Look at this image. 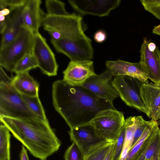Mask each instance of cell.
<instances>
[{
    "mask_svg": "<svg viewBox=\"0 0 160 160\" xmlns=\"http://www.w3.org/2000/svg\"><path fill=\"white\" fill-rule=\"evenodd\" d=\"M52 104L55 110L71 129L89 123L99 112L115 109L113 104L82 86H75L62 80L52 85Z\"/></svg>",
    "mask_w": 160,
    "mask_h": 160,
    "instance_id": "1",
    "label": "cell"
},
{
    "mask_svg": "<svg viewBox=\"0 0 160 160\" xmlns=\"http://www.w3.org/2000/svg\"><path fill=\"white\" fill-rule=\"evenodd\" d=\"M1 122L30 153L46 160L59 149L61 142L49 125L39 119H20L0 117Z\"/></svg>",
    "mask_w": 160,
    "mask_h": 160,
    "instance_id": "2",
    "label": "cell"
},
{
    "mask_svg": "<svg viewBox=\"0 0 160 160\" xmlns=\"http://www.w3.org/2000/svg\"><path fill=\"white\" fill-rule=\"evenodd\" d=\"M42 25L53 40L72 38L84 32L82 18L75 13L64 16L43 14Z\"/></svg>",
    "mask_w": 160,
    "mask_h": 160,
    "instance_id": "3",
    "label": "cell"
},
{
    "mask_svg": "<svg viewBox=\"0 0 160 160\" xmlns=\"http://www.w3.org/2000/svg\"><path fill=\"white\" fill-rule=\"evenodd\" d=\"M34 34L23 26L17 36L9 44L0 49V65L13 72L17 63L27 54L32 53Z\"/></svg>",
    "mask_w": 160,
    "mask_h": 160,
    "instance_id": "4",
    "label": "cell"
},
{
    "mask_svg": "<svg viewBox=\"0 0 160 160\" xmlns=\"http://www.w3.org/2000/svg\"><path fill=\"white\" fill-rule=\"evenodd\" d=\"M3 116L20 119H39L29 109L22 95L11 83H0V117Z\"/></svg>",
    "mask_w": 160,
    "mask_h": 160,
    "instance_id": "5",
    "label": "cell"
},
{
    "mask_svg": "<svg viewBox=\"0 0 160 160\" xmlns=\"http://www.w3.org/2000/svg\"><path fill=\"white\" fill-rule=\"evenodd\" d=\"M125 122L122 112L116 109H109L98 113L89 124L101 138L108 142H114L120 135Z\"/></svg>",
    "mask_w": 160,
    "mask_h": 160,
    "instance_id": "6",
    "label": "cell"
},
{
    "mask_svg": "<svg viewBox=\"0 0 160 160\" xmlns=\"http://www.w3.org/2000/svg\"><path fill=\"white\" fill-rule=\"evenodd\" d=\"M144 83L136 78L125 75L114 76L112 81L119 97L125 103L144 113L148 117V110L140 96L141 86Z\"/></svg>",
    "mask_w": 160,
    "mask_h": 160,
    "instance_id": "7",
    "label": "cell"
},
{
    "mask_svg": "<svg viewBox=\"0 0 160 160\" xmlns=\"http://www.w3.org/2000/svg\"><path fill=\"white\" fill-rule=\"evenodd\" d=\"M51 42L57 52L65 55L71 61L91 60L93 58L91 41L84 32L72 38Z\"/></svg>",
    "mask_w": 160,
    "mask_h": 160,
    "instance_id": "8",
    "label": "cell"
},
{
    "mask_svg": "<svg viewBox=\"0 0 160 160\" xmlns=\"http://www.w3.org/2000/svg\"><path fill=\"white\" fill-rule=\"evenodd\" d=\"M68 134L71 140L76 143L84 157L108 142L98 136L89 123L70 129Z\"/></svg>",
    "mask_w": 160,
    "mask_h": 160,
    "instance_id": "9",
    "label": "cell"
},
{
    "mask_svg": "<svg viewBox=\"0 0 160 160\" xmlns=\"http://www.w3.org/2000/svg\"><path fill=\"white\" fill-rule=\"evenodd\" d=\"M32 54L38 61V67L43 74L48 76L57 75L58 65L55 55L39 32L34 34Z\"/></svg>",
    "mask_w": 160,
    "mask_h": 160,
    "instance_id": "10",
    "label": "cell"
},
{
    "mask_svg": "<svg viewBox=\"0 0 160 160\" xmlns=\"http://www.w3.org/2000/svg\"><path fill=\"white\" fill-rule=\"evenodd\" d=\"M140 62L145 66L148 79L160 84V50L151 40L144 38L140 50Z\"/></svg>",
    "mask_w": 160,
    "mask_h": 160,
    "instance_id": "11",
    "label": "cell"
},
{
    "mask_svg": "<svg viewBox=\"0 0 160 160\" xmlns=\"http://www.w3.org/2000/svg\"><path fill=\"white\" fill-rule=\"evenodd\" d=\"M114 77L111 72L107 69L101 73L88 79L82 87L113 103V100L119 97L112 84Z\"/></svg>",
    "mask_w": 160,
    "mask_h": 160,
    "instance_id": "12",
    "label": "cell"
},
{
    "mask_svg": "<svg viewBox=\"0 0 160 160\" xmlns=\"http://www.w3.org/2000/svg\"><path fill=\"white\" fill-rule=\"evenodd\" d=\"M68 3L79 15H91L102 17L109 15L121 3L120 0H69Z\"/></svg>",
    "mask_w": 160,
    "mask_h": 160,
    "instance_id": "13",
    "label": "cell"
},
{
    "mask_svg": "<svg viewBox=\"0 0 160 160\" xmlns=\"http://www.w3.org/2000/svg\"><path fill=\"white\" fill-rule=\"evenodd\" d=\"M63 73V80L75 86H82L88 79L97 75L91 60L70 61Z\"/></svg>",
    "mask_w": 160,
    "mask_h": 160,
    "instance_id": "14",
    "label": "cell"
},
{
    "mask_svg": "<svg viewBox=\"0 0 160 160\" xmlns=\"http://www.w3.org/2000/svg\"><path fill=\"white\" fill-rule=\"evenodd\" d=\"M107 69L114 76L125 75L136 78L142 82H148L145 66L141 62L133 63L123 60L108 61L106 62Z\"/></svg>",
    "mask_w": 160,
    "mask_h": 160,
    "instance_id": "15",
    "label": "cell"
},
{
    "mask_svg": "<svg viewBox=\"0 0 160 160\" xmlns=\"http://www.w3.org/2000/svg\"><path fill=\"white\" fill-rule=\"evenodd\" d=\"M140 96L148 110V118L156 121L160 110V84L144 83L141 86Z\"/></svg>",
    "mask_w": 160,
    "mask_h": 160,
    "instance_id": "16",
    "label": "cell"
},
{
    "mask_svg": "<svg viewBox=\"0 0 160 160\" xmlns=\"http://www.w3.org/2000/svg\"><path fill=\"white\" fill-rule=\"evenodd\" d=\"M40 0H28L22 13L23 26L34 34L42 25L43 15Z\"/></svg>",
    "mask_w": 160,
    "mask_h": 160,
    "instance_id": "17",
    "label": "cell"
},
{
    "mask_svg": "<svg viewBox=\"0 0 160 160\" xmlns=\"http://www.w3.org/2000/svg\"><path fill=\"white\" fill-rule=\"evenodd\" d=\"M131 160H160V128H156Z\"/></svg>",
    "mask_w": 160,
    "mask_h": 160,
    "instance_id": "18",
    "label": "cell"
},
{
    "mask_svg": "<svg viewBox=\"0 0 160 160\" xmlns=\"http://www.w3.org/2000/svg\"><path fill=\"white\" fill-rule=\"evenodd\" d=\"M11 83L21 95L30 97L38 96L39 84L28 72L16 74L12 78Z\"/></svg>",
    "mask_w": 160,
    "mask_h": 160,
    "instance_id": "19",
    "label": "cell"
},
{
    "mask_svg": "<svg viewBox=\"0 0 160 160\" xmlns=\"http://www.w3.org/2000/svg\"><path fill=\"white\" fill-rule=\"evenodd\" d=\"M26 4L12 12L7 28L2 34L0 48L9 44L19 34L23 26L22 15Z\"/></svg>",
    "mask_w": 160,
    "mask_h": 160,
    "instance_id": "20",
    "label": "cell"
},
{
    "mask_svg": "<svg viewBox=\"0 0 160 160\" xmlns=\"http://www.w3.org/2000/svg\"><path fill=\"white\" fill-rule=\"evenodd\" d=\"M159 123L157 121L151 119L149 122L141 136L131 147L125 160H131L138 152L145 140L151 133L158 127Z\"/></svg>",
    "mask_w": 160,
    "mask_h": 160,
    "instance_id": "21",
    "label": "cell"
},
{
    "mask_svg": "<svg viewBox=\"0 0 160 160\" xmlns=\"http://www.w3.org/2000/svg\"><path fill=\"white\" fill-rule=\"evenodd\" d=\"M136 125V116L128 117L125 119L126 132L120 160H125L133 143V133Z\"/></svg>",
    "mask_w": 160,
    "mask_h": 160,
    "instance_id": "22",
    "label": "cell"
},
{
    "mask_svg": "<svg viewBox=\"0 0 160 160\" xmlns=\"http://www.w3.org/2000/svg\"><path fill=\"white\" fill-rule=\"evenodd\" d=\"M10 131L4 124L0 126V160H11Z\"/></svg>",
    "mask_w": 160,
    "mask_h": 160,
    "instance_id": "23",
    "label": "cell"
},
{
    "mask_svg": "<svg viewBox=\"0 0 160 160\" xmlns=\"http://www.w3.org/2000/svg\"><path fill=\"white\" fill-rule=\"evenodd\" d=\"M22 96L28 108L39 119L48 122L38 96L30 97L22 95Z\"/></svg>",
    "mask_w": 160,
    "mask_h": 160,
    "instance_id": "24",
    "label": "cell"
},
{
    "mask_svg": "<svg viewBox=\"0 0 160 160\" xmlns=\"http://www.w3.org/2000/svg\"><path fill=\"white\" fill-rule=\"evenodd\" d=\"M38 61L32 53L27 54L22 58L16 64L13 72L17 74L28 71L38 67Z\"/></svg>",
    "mask_w": 160,
    "mask_h": 160,
    "instance_id": "25",
    "label": "cell"
},
{
    "mask_svg": "<svg viewBox=\"0 0 160 160\" xmlns=\"http://www.w3.org/2000/svg\"><path fill=\"white\" fill-rule=\"evenodd\" d=\"M45 5L48 15L64 16L70 14L66 10L64 3L61 1L47 0L45 1Z\"/></svg>",
    "mask_w": 160,
    "mask_h": 160,
    "instance_id": "26",
    "label": "cell"
},
{
    "mask_svg": "<svg viewBox=\"0 0 160 160\" xmlns=\"http://www.w3.org/2000/svg\"><path fill=\"white\" fill-rule=\"evenodd\" d=\"M114 142H107L98 148L88 155L84 156V160H103Z\"/></svg>",
    "mask_w": 160,
    "mask_h": 160,
    "instance_id": "27",
    "label": "cell"
},
{
    "mask_svg": "<svg viewBox=\"0 0 160 160\" xmlns=\"http://www.w3.org/2000/svg\"><path fill=\"white\" fill-rule=\"evenodd\" d=\"M144 8L160 20V0H142Z\"/></svg>",
    "mask_w": 160,
    "mask_h": 160,
    "instance_id": "28",
    "label": "cell"
},
{
    "mask_svg": "<svg viewBox=\"0 0 160 160\" xmlns=\"http://www.w3.org/2000/svg\"><path fill=\"white\" fill-rule=\"evenodd\" d=\"M0 32L2 35L5 32L14 11L6 6H0Z\"/></svg>",
    "mask_w": 160,
    "mask_h": 160,
    "instance_id": "29",
    "label": "cell"
},
{
    "mask_svg": "<svg viewBox=\"0 0 160 160\" xmlns=\"http://www.w3.org/2000/svg\"><path fill=\"white\" fill-rule=\"evenodd\" d=\"M64 158L66 160H84V156L74 142H72L66 150Z\"/></svg>",
    "mask_w": 160,
    "mask_h": 160,
    "instance_id": "30",
    "label": "cell"
},
{
    "mask_svg": "<svg viewBox=\"0 0 160 160\" xmlns=\"http://www.w3.org/2000/svg\"><path fill=\"white\" fill-rule=\"evenodd\" d=\"M126 132L125 125L120 135L116 141V148L114 155L112 160H120L122 153Z\"/></svg>",
    "mask_w": 160,
    "mask_h": 160,
    "instance_id": "31",
    "label": "cell"
},
{
    "mask_svg": "<svg viewBox=\"0 0 160 160\" xmlns=\"http://www.w3.org/2000/svg\"><path fill=\"white\" fill-rule=\"evenodd\" d=\"M28 0H0V5L8 7L13 10L25 5Z\"/></svg>",
    "mask_w": 160,
    "mask_h": 160,
    "instance_id": "32",
    "label": "cell"
},
{
    "mask_svg": "<svg viewBox=\"0 0 160 160\" xmlns=\"http://www.w3.org/2000/svg\"><path fill=\"white\" fill-rule=\"evenodd\" d=\"M107 38L106 32L103 30L101 29L97 31L94 34V39L98 43H102L104 42Z\"/></svg>",
    "mask_w": 160,
    "mask_h": 160,
    "instance_id": "33",
    "label": "cell"
},
{
    "mask_svg": "<svg viewBox=\"0 0 160 160\" xmlns=\"http://www.w3.org/2000/svg\"><path fill=\"white\" fill-rule=\"evenodd\" d=\"M0 83H11L12 78H10L5 73L2 68L0 67Z\"/></svg>",
    "mask_w": 160,
    "mask_h": 160,
    "instance_id": "34",
    "label": "cell"
},
{
    "mask_svg": "<svg viewBox=\"0 0 160 160\" xmlns=\"http://www.w3.org/2000/svg\"><path fill=\"white\" fill-rule=\"evenodd\" d=\"M116 148V141L111 146L103 160H112Z\"/></svg>",
    "mask_w": 160,
    "mask_h": 160,
    "instance_id": "35",
    "label": "cell"
},
{
    "mask_svg": "<svg viewBox=\"0 0 160 160\" xmlns=\"http://www.w3.org/2000/svg\"><path fill=\"white\" fill-rule=\"evenodd\" d=\"M27 150L23 145L22 146L19 160H29Z\"/></svg>",
    "mask_w": 160,
    "mask_h": 160,
    "instance_id": "36",
    "label": "cell"
},
{
    "mask_svg": "<svg viewBox=\"0 0 160 160\" xmlns=\"http://www.w3.org/2000/svg\"><path fill=\"white\" fill-rule=\"evenodd\" d=\"M152 33L160 36V25L154 27L152 30Z\"/></svg>",
    "mask_w": 160,
    "mask_h": 160,
    "instance_id": "37",
    "label": "cell"
},
{
    "mask_svg": "<svg viewBox=\"0 0 160 160\" xmlns=\"http://www.w3.org/2000/svg\"><path fill=\"white\" fill-rule=\"evenodd\" d=\"M158 120H160V110L157 117L156 121Z\"/></svg>",
    "mask_w": 160,
    "mask_h": 160,
    "instance_id": "38",
    "label": "cell"
},
{
    "mask_svg": "<svg viewBox=\"0 0 160 160\" xmlns=\"http://www.w3.org/2000/svg\"></svg>",
    "mask_w": 160,
    "mask_h": 160,
    "instance_id": "39",
    "label": "cell"
}]
</instances>
